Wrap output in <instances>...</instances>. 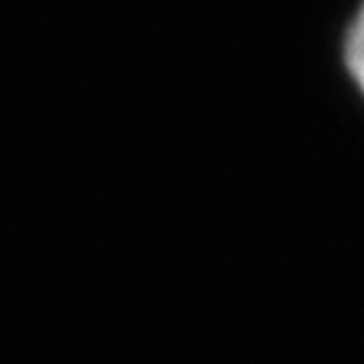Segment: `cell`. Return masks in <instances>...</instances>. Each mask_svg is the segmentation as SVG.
<instances>
[{"instance_id": "6da1fadb", "label": "cell", "mask_w": 364, "mask_h": 364, "mask_svg": "<svg viewBox=\"0 0 364 364\" xmlns=\"http://www.w3.org/2000/svg\"><path fill=\"white\" fill-rule=\"evenodd\" d=\"M346 63H348V70H351L353 81H356L359 90L364 92V6L359 9V14L353 16L351 30H348Z\"/></svg>"}]
</instances>
